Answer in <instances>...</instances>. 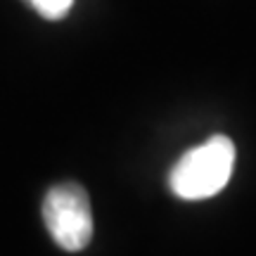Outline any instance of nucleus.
<instances>
[{
  "label": "nucleus",
  "instance_id": "2",
  "mask_svg": "<svg viewBox=\"0 0 256 256\" xmlns=\"http://www.w3.org/2000/svg\"><path fill=\"white\" fill-rule=\"evenodd\" d=\"M43 220L50 238L64 252H81L92 238V211L88 192L78 183L55 185L43 202Z\"/></svg>",
  "mask_w": 256,
  "mask_h": 256
},
{
  "label": "nucleus",
  "instance_id": "3",
  "mask_svg": "<svg viewBox=\"0 0 256 256\" xmlns=\"http://www.w3.org/2000/svg\"><path fill=\"white\" fill-rule=\"evenodd\" d=\"M26 2L36 8L38 14L46 19H62L74 5V0H26Z\"/></svg>",
  "mask_w": 256,
  "mask_h": 256
},
{
  "label": "nucleus",
  "instance_id": "1",
  "mask_svg": "<svg viewBox=\"0 0 256 256\" xmlns=\"http://www.w3.org/2000/svg\"><path fill=\"white\" fill-rule=\"evenodd\" d=\"M235 166V145L226 136H214L185 152L171 168L168 185L180 200H209L228 185Z\"/></svg>",
  "mask_w": 256,
  "mask_h": 256
}]
</instances>
